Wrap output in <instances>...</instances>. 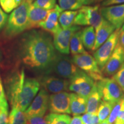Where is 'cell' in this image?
Returning a JSON list of instances; mask_svg holds the SVG:
<instances>
[{
  "label": "cell",
  "instance_id": "33",
  "mask_svg": "<svg viewBox=\"0 0 124 124\" xmlns=\"http://www.w3.org/2000/svg\"><path fill=\"white\" fill-rule=\"evenodd\" d=\"M82 121L84 124H99L100 123L97 113H85L81 116Z\"/></svg>",
  "mask_w": 124,
  "mask_h": 124
},
{
  "label": "cell",
  "instance_id": "10",
  "mask_svg": "<svg viewBox=\"0 0 124 124\" xmlns=\"http://www.w3.org/2000/svg\"><path fill=\"white\" fill-rule=\"evenodd\" d=\"M25 79L24 70L17 72L11 75L7 83V95L12 108H16L18 98L22 90Z\"/></svg>",
  "mask_w": 124,
  "mask_h": 124
},
{
  "label": "cell",
  "instance_id": "22",
  "mask_svg": "<svg viewBox=\"0 0 124 124\" xmlns=\"http://www.w3.org/2000/svg\"><path fill=\"white\" fill-rule=\"evenodd\" d=\"M81 39L85 48L92 51L95 41V28L91 26H88L82 29Z\"/></svg>",
  "mask_w": 124,
  "mask_h": 124
},
{
  "label": "cell",
  "instance_id": "14",
  "mask_svg": "<svg viewBox=\"0 0 124 124\" xmlns=\"http://www.w3.org/2000/svg\"><path fill=\"white\" fill-rule=\"evenodd\" d=\"M101 13L116 29H121L124 24V4L101 8Z\"/></svg>",
  "mask_w": 124,
  "mask_h": 124
},
{
  "label": "cell",
  "instance_id": "6",
  "mask_svg": "<svg viewBox=\"0 0 124 124\" xmlns=\"http://www.w3.org/2000/svg\"><path fill=\"white\" fill-rule=\"evenodd\" d=\"M72 59L80 70L87 74L95 82L104 78L95 58L88 52L74 55Z\"/></svg>",
  "mask_w": 124,
  "mask_h": 124
},
{
  "label": "cell",
  "instance_id": "16",
  "mask_svg": "<svg viewBox=\"0 0 124 124\" xmlns=\"http://www.w3.org/2000/svg\"><path fill=\"white\" fill-rule=\"evenodd\" d=\"M124 63V49L119 43L108 59L103 71L107 76L114 75Z\"/></svg>",
  "mask_w": 124,
  "mask_h": 124
},
{
  "label": "cell",
  "instance_id": "31",
  "mask_svg": "<svg viewBox=\"0 0 124 124\" xmlns=\"http://www.w3.org/2000/svg\"><path fill=\"white\" fill-rule=\"evenodd\" d=\"M123 102L124 97L120 101H119L117 103H116V104L114 106V107H113L110 114L109 116H108V118H107L108 122L110 124H113L116 122V119H117V116L118 115L119 113H120L121 108Z\"/></svg>",
  "mask_w": 124,
  "mask_h": 124
},
{
  "label": "cell",
  "instance_id": "9",
  "mask_svg": "<svg viewBox=\"0 0 124 124\" xmlns=\"http://www.w3.org/2000/svg\"><path fill=\"white\" fill-rule=\"evenodd\" d=\"M40 83L34 78H25L16 108L25 111L36 96L40 89Z\"/></svg>",
  "mask_w": 124,
  "mask_h": 124
},
{
  "label": "cell",
  "instance_id": "24",
  "mask_svg": "<svg viewBox=\"0 0 124 124\" xmlns=\"http://www.w3.org/2000/svg\"><path fill=\"white\" fill-rule=\"evenodd\" d=\"M77 13V10H65L62 12L59 18V23L62 28L67 29L72 27Z\"/></svg>",
  "mask_w": 124,
  "mask_h": 124
},
{
  "label": "cell",
  "instance_id": "37",
  "mask_svg": "<svg viewBox=\"0 0 124 124\" xmlns=\"http://www.w3.org/2000/svg\"><path fill=\"white\" fill-rule=\"evenodd\" d=\"M8 111L0 109V124H8Z\"/></svg>",
  "mask_w": 124,
  "mask_h": 124
},
{
  "label": "cell",
  "instance_id": "45",
  "mask_svg": "<svg viewBox=\"0 0 124 124\" xmlns=\"http://www.w3.org/2000/svg\"><path fill=\"white\" fill-rule=\"evenodd\" d=\"M124 30V24L123 25V26H122V27L121 28V31H123Z\"/></svg>",
  "mask_w": 124,
  "mask_h": 124
},
{
  "label": "cell",
  "instance_id": "20",
  "mask_svg": "<svg viewBox=\"0 0 124 124\" xmlns=\"http://www.w3.org/2000/svg\"><path fill=\"white\" fill-rule=\"evenodd\" d=\"M86 98L78 95L75 93L70 94V108L71 114L74 116H80L86 113Z\"/></svg>",
  "mask_w": 124,
  "mask_h": 124
},
{
  "label": "cell",
  "instance_id": "43",
  "mask_svg": "<svg viewBox=\"0 0 124 124\" xmlns=\"http://www.w3.org/2000/svg\"><path fill=\"white\" fill-rule=\"evenodd\" d=\"M99 124H110L109 123V122H108V120H105V121H102V122H101L100 123H99Z\"/></svg>",
  "mask_w": 124,
  "mask_h": 124
},
{
  "label": "cell",
  "instance_id": "18",
  "mask_svg": "<svg viewBox=\"0 0 124 124\" xmlns=\"http://www.w3.org/2000/svg\"><path fill=\"white\" fill-rule=\"evenodd\" d=\"M116 30L112 24L103 18L100 25L95 29V41L92 51L97 50Z\"/></svg>",
  "mask_w": 124,
  "mask_h": 124
},
{
  "label": "cell",
  "instance_id": "44",
  "mask_svg": "<svg viewBox=\"0 0 124 124\" xmlns=\"http://www.w3.org/2000/svg\"><path fill=\"white\" fill-rule=\"evenodd\" d=\"M25 1H27V2H28V3H29V4H32V2H34V1H35V0H25Z\"/></svg>",
  "mask_w": 124,
  "mask_h": 124
},
{
  "label": "cell",
  "instance_id": "32",
  "mask_svg": "<svg viewBox=\"0 0 124 124\" xmlns=\"http://www.w3.org/2000/svg\"><path fill=\"white\" fill-rule=\"evenodd\" d=\"M0 109L8 111L9 110V105L5 93L1 76H0Z\"/></svg>",
  "mask_w": 124,
  "mask_h": 124
},
{
  "label": "cell",
  "instance_id": "41",
  "mask_svg": "<svg viewBox=\"0 0 124 124\" xmlns=\"http://www.w3.org/2000/svg\"><path fill=\"white\" fill-rule=\"evenodd\" d=\"M118 43L124 49V30L121 31V32Z\"/></svg>",
  "mask_w": 124,
  "mask_h": 124
},
{
  "label": "cell",
  "instance_id": "26",
  "mask_svg": "<svg viewBox=\"0 0 124 124\" xmlns=\"http://www.w3.org/2000/svg\"><path fill=\"white\" fill-rule=\"evenodd\" d=\"M48 124H70L71 117L66 114L51 113L46 116Z\"/></svg>",
  "mask_w": 124,
  "mask_h": 124
},
{
  "label": "cell",
  "instance_id": "23",
  "mask_svg": "<svg viewBox=\"0 0 124 124\" xmlns=\"http://www.w3.org/2000/svg\"><path fill=\"white\" fill-rule=\"evenodd\" d=\"M81 33L82 31H78L71 37L70 43V50L73 56L86 52L82 41Z\"/></svg>",
  "mask_w": 124,
  "mask_h": 124
},
{
  "label": "cell",
  "instance_id": "35",
  "mask_svg": "<svg viewBox=\"0 0 124 124\" xmlns=\"http://www.w3.org/2000/svg\"><path fill=\"white\" fill-rule=\"evenodd\" d=\"M28 124H48L46 116H33L27 118Z\"/></svg>",
  "mask_w": 124,
  "mask_h": 124
},
{
  "label": "cell",
  "instance_id": "34",
  "mask_svg": "<svg viewBox=\"0 0 124 124\" xmlns=\"http://www.w3.org/2000/svg\"><path fill=\"white\" fill-rule=\"evenodd\" d=\"M113 78L117 82L124 92V63L117 72L113 75Z\"/></svg>",
  "mask_w": 124,
  "mask_h": 124
},
{
  "label": "cell",
  "instance_id": "39",
  "mask_svg": "<svg viewBox=\"0 0 124 124\" xmlns=\"http://www.w3.org/2000/svg\"><path fill=\"white\" fill-rule=\"evenodd\" d=\"M124 0H105L102 3L103 7H108V6L115 5L117 4H124Z\"/></svg>",
  "mask_w": 124,
  "mask_h": 124
},
{
  "label": "cell",
  "instance_id": "1",
  "mask_svg": "<svg viewBox=\"0 0 124 124\" xmlns=\"http://www.w3.org/2000/svg\"><path fill=\"white\" fill-rule=\"evenodd\" d=\"M20 55L23 63L28 67L36 70H46L56 54L52 39L48 33L32 30L23 36Z\"/></svg>",
  "mask_w": 124,
  "mask_h": 124
},
{
  "label": "cell",
  "instance_id": "11",
  "mask_svg": "<svg viewBox=\"0 0 124 124\" xmlns=\"http://www.w3.org/2000/svg\"><path fill=\"white\" fill-rule=\"evenodd\" d=\"M70 94L63 91L49 96L48 108L51 113L58 114H71Z\"/></svg>",
  "mask_w": 124,
  "mask_h": 124
},
{
  "label": "cell",
  "instance_id": "8",
  "mask_svg": "<svg viewBox=\"0 0 124 124\" xmlns=\"http://www.w3.org/2000/svg\"><path fill=\"white\" fill-rule=\"evenodd\" d=\"M95 85V82L87 74L80 70L70 79L69 90L87 98Z\"/></svg>",
  "mask_w": 124,
  "mask_h": 124
},
{
  "label": "cell",
  "instance_id": "40",
  "mask_svg": "<svg viewBox=\"0 0 124 124\" xmlns=\"http://www.w3.org/2000/svg\"><path fill=\"white\" fill-rule=\"evenodd\" d=\"M70 124H84V123L82 121L81 116H74L72 118H71Z\"/></svg>",
  "mask_w": 124,
  "mask_h": 124
},
{
  "label": "cell",
  "instance_id": "36",
  "mask_svg": "<svg viewBox=\"0 0 124 124\" xmlns=\"http://www.w3.org/2000/svg\"><path fill=\"white\" fill-rule=\"evenodd\" d=\"M8 20V15L5 13L0 6V32L6 25Z\"/></svg>",
  "mask_w": 124,
  "mask_h": 124
},
{
  "label": "cell",
  "instance_id": "42",
  "mask_svg": "<svg viewBox=\"0 0 124 124\" xmlns=\"http://www.w3.org/2000/svg\"><path fill=\"white\" fill-rule=\"evenodd\" d=\"M82 5H89L92 4L93 3L95 2L94 0H78Z\"/></svg>",
  "mask_w": 124,
  "mask_h": 124
},
{
  "label": "cell",
  "instance_id": "28",
  "mask_svg": "<svg viewBox=\"0 0 124 124\" xmlns=\"http://www.w3.org/2000/svg\"><path fill=\"white\" fill-rule=\"evenodd\" d=\"M25 0H0V6L7 13H10L18 8Z\"/></svg>",
  "mask_w": 124,
  "mask_h": 124
},
{
  "label": "cell",
  "instance_id": "27",
  "mask_svg": "<svg viewBox=\"0 0 124 124\" xmlns=\"http://www.w3.org/2000/svg\"><path fill=\"white\" fill-rule=\"evenodd\" d=\"M114 105H115L113 104L110 102L103 101H101L97 111V114L100 122L108 118Z\"/></svg>",
  "mask_w": 124,
  "mask_h": 124
},
{
  "label": "cell",
  "instance_id": "7",
  "mask_svg": "<svg viewBox=\"0 0 124 124\" xmlns=\"http://www.w3.org/2000/svg\"><path fill=\"white\" fill-rule=\"evenodd\" d=\"M121 32V29H116L94 53V58L102 70L104 69L108 59L111 56L118 43Z\"/></svg>",
  "mask_w": 124,
  "mask_h": 124
},
{
  "label": "cell",
  "instance_id": "47",
  "mask_svg": "<svg viewBox=\"0 0 124 124\" xmlns=\"http://www.w3.org/2000/svg\"><path fill=\"white\" fill-rule=\"evenodd\" d=\"M115 124H116V123H115Z\"/></svg>",
  "mask_w": 124,
  "mask_h": 124
},
{
  "label": "cell",
  "instance_id": "21",
  "mask_svg": "<svg viewBox=\"0 0 124 124\" xmlns=\"http://www.w3.org/2000/svg\"><path fill=\"white\" fill-rule=\"evenodd\" d=\"M101 99V97L98 91L95 82V85L93 87L90 94L87 99L86 113H97L98 108L102 101Z\"/></svg>",
  "mask_w": 124,
  "mask_h": 124
},
{
  "label": "cell",
  "instance_id": "4",
  "mask_svg": "<svg viewBox=\"0 0 124 124\" xmlns=\"http://www.w3.org/2000/svg\"><path fill=\"white\" fill-rule=\"evenodd\" d=\"M46 70L48 72H54L56 75L62 78L71 79L80 70L69 57L62 55H56L54 61Z\"/></svg>",
  "mask_w": 124,
  "mask_h": 124
},
{
  "label": "cell",
  "instance_id": "15",
  "mask_svg": "<svg viewBox=\"0 0 124 124\" xmlns=\"http://www.w3.org/2000/svg\"><path fill=\"white\" fill-rule=\"evenodd\" d=\"M40 83L48 93L55 94L69 90L70 81L55 76L45 75L40 79Z\"/></svg>",
  "mask_w": 124,
  "mask_h": 124
},
{
  "label": "cell",
  "instance_id": "5",
  "mask_svg": "<svg viewBox=\"0 0 124 124\" xmlns=\"http://www.w3.org/2000/svg\"><path fill=\"white\" fill-rule=\"evenodd\" d=\"M103 18L101 13L99 5L82 6L78 11L74 21V25L78 26H91L94 28L100 25Z\"/></svg>",
  "mask_w": 124,
  "mask_h": 124
},
{
  "label": "cell",
  "instance_id": "13",
  "mask_svg": "<svg viewBox=\"0 0 124 124\" xmlns=\"http://www.w3.org/2000/svg\"><path fill=\"white\" fill-rule=\"evenodd\" d=\"M49 97L48 93L46 90H40L32 103L24 111L27 118L33 116H44L48 108Z\"/></svg>",
  "mask_w": 124,
  "mask_h": 124
},
{
  "label": "cell",
  "instance_id": "2",
  "mask_svg": "<svg viewBox=\"0 0 124 124\" xmlns=\"http://www.w3.org/2000/svg\"><path fill=\"white\" fill-rule=\"evenodd\" d=\"M31 4L25 1L8 17L5 28L7 38H13L28 29V11Z\"/></svg>",
  "mask_w": 124,
  "mask_h": 124
},
{
  "label": "cell",
  "instance_id": "29",
  "mask_svg": "<svg viewBox=\"0 0 124 124\" xmlns=\"http://www.w3.org/2000/svg\"><path fill=\"white\" fill-rule=\"evenodd\" d=\"M58 2L59 6L63 10H75L83 5L78 0H58Z\"/></svg>",
  "mask_w": 124,
  "mask_h": 124
},
{
  "label": "cell",
  "instance_id": "19",
  "mask_svg": "<svg viewBox=\"0 0 124 124\" xmlns=\"http://www.w3.org/2000/svg\"><path fill=\"white\" fill-rule=\"evenodd\" d=\"M49 11L31 4L28 11V29L39 27L40 23L46 20Z\"/></svg>",
  "mask_w": 124,
  "mask_h": 124
},
{
  "label": "cell",
  "instance_id": "25",
  "mask_svg": "<svg viewBox=\"0 0 124 124\" xmlns=\"http://www.w3.org/2000/svg\"><path fill=\"white\" fill-rule=\"evenodd\" d=\"M8 124H28L25 113L18 108H12L9 115Z\"/></svg>",
  "mask_w": 124,
  "mask_h": 124
},
{
  "label": "cell",
  "instance_id": "46",
  "mask_svg": "<svg viewBox=\"0 0 124 124\" xmlns=\"http://www.w3.org/2000/svg\"><path fill=\"white\" fill-rule=\"evenodd\" d=\"M95 1V2H98V1H103V0H94Z\"/></svg>",
  "mask_w": 124,
  "mask_h": 124
},
{
  "label": "cell",
  "instance_id": "38",
  "mask_svg": "<svg viewBox=\"0 0 124 124\" xmlns=\"http://www.w3.org/2000/svg\"><path fill=\"white\" fill-rule=\"evenodd\" d=\"M115 123L117 124H124V102L121 108L120 111L117 116Z\"/></svg>",
  "mask_w": 124,
  "mask_h": 124
},
{
  "label": "cell",
  "instance_id": "17",
  "mask_svg": "<svg viewBox=\"0 0 124 124\" xmlns=\"http://www.w3.org/2000/svg\"><path fill=\"white\" fill-rule=\"evenodd\" d=\"M63 11L61 8L56 5L54 9L49 10L46 20L40 23L39 27L53 35H55L62 29L59 23V18Z\"/></svg>",
  "mask_w": 124,
  "mask_h": 124
},
{
  "label": "cell",
  "instance_id": "30",
  "mask_svg": "<svg viewBox=\"0 0 124 124\" xmlns=\"http://www.w3.org/2000/svg\"><path fill=\"white\" fill-rule=\"evenodd\" d=\"M32 4L35 7L50 10L56 5V0H35Z\"/></svg>",
  "mask_w": 124,
  "mask_h": 124
},
{
  "label": "cell",
  "instance_id": "12",
  "mask_svg": "<svg viewBox=\"0 0 124 124\" xmlns=\"http://www.w3.org/2000/svg\"><path fill=\"white\" fill-rule=\"evenodd\" d=\"M80 29L79 26L74 25L69 28H62L54 35L53 43L55 49L62 54H69L70 52V43L71 37L75 32Z\"/></svg>",
  "mask_w": 124,
  "mask_h": 124
},
{
  "label": "cell",
  "instance_id": "3",
  "mask_svg": "<svg viewBox=\"0 0 124 124\" xmlns=\"http://www.w3.org/2000/svg\"><path fill=\"white\" fill-rule=\"evenodd\" d=\"M96 86L103 101L116 105L124 97L123 90L113 78H103L96 82Z\"/></svg>",
  "mask_w": 124,
  "mask_h": 124
}]
</instances>
